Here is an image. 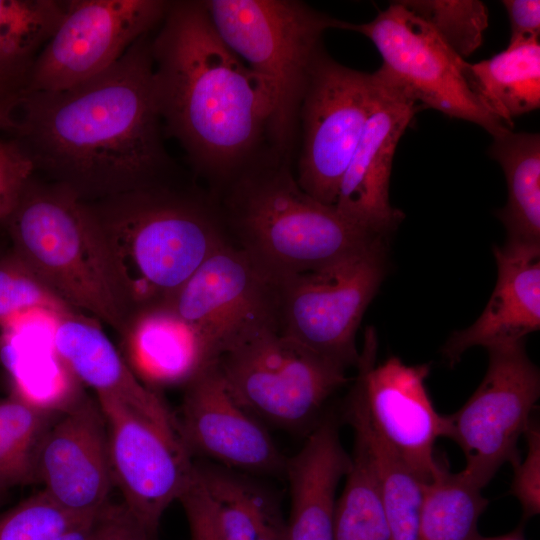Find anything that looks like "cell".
<instances>
[{"label":"cell","instance_id":"obj_1","mask_svg":"<svg viewBox=\"0 0 540 540\" xmlns=\"http://www.w3.org/2000/svg\"><path fill=\"white\" fill-rule=\"evenodd\" d=\"M151 33L74 87L21 92L14 139L35 174L91 202L172 179L153 88Z\"/></svg>","mask_w":540,"mask_h":540},{"label":"cell","instance_id":"obj_2","mask_svg":"<svg viewBox=\"0 0 540 540\" xmlns=\"http://www.w3.org/2000/svg\"><path fill=\"white\" fill-rule=\"evenodd\" d=\"M151 56L164 129L215 193L264 152L272 89L221 39L203 0L170 1Z\"/></svg>","mask_w":540,"mask_h":540},{"label":"cell","instance_id":"obj_3","mask_svg":"<svg viewBox=\"0 0 540 540\" xmlns=\"http://www.w3.org/2000/svg\"><path fill=\"white\" fill-rule=\"evenodd\" d=\"M86 204L130 316L170 300L229 241L214 194L172 179Z\"/></svg>","mask_w":540,"mask_h":540},{"label":"cell","instance_id":"obj_4","mask_svg":"<svg viewBox=\"0 0 540 540\" xmlns=\"http://www.w3.org/2000/svg\"><path fill=\"white\" fill-rule=\"evenodd\" d=\"M213 194L229 242L276 283L318 269L382 237L307 194L297 183L289 159L270 148Z\"/></svg>","mask_w":540,"mask_h":540},{"label":"cell","instance_id":"obj_5","mask_svg":"<svg viewBox=\"0 0 540 540\" xmlns=\"http://www.w3.org/2000/svg\"><path fill=\"white\" fill-rule=\"evenodd\" d=\"M12 251L77 312L120 335L129 320L86 202L36 177L6 221Z\"/></svg>","mask_w":540,"mask_h":540},{"label":"cell","instance_id":"obj_6","mask_svg":"<svg viewBox=\"0 0 540 540\" xmlns=\"http://www.w3.org/2000/svg\"><path fill=\"white\" fill-rule=\"evenodd\" d=\"M225 44L271 87L274 110L268 142L288 158L310 72L328 29L346 21L296 0H203Z\"/></svg>","mask_w":540,"mask_h":540},{"label":"cell","instance_id":"obj_7","mask_svg":"<svg viewBox=\"0 0 540 540\" xmlns=\"http://www.w3.org/2000/svg\"><path fill=\"white\" fill-rule=\"evenodd\" d=\"M217 366L242 407L262 423L292 431H310L328 399L348 381L345 369L276 328L227 350Z\"/></svg>","mask_w":540,"mask_h":540},{"label":"cell","instance_id":"obj_8","mask_svg":"<svg viewBox=\"0 0 540 540\" xmlns=\"http://www.w3.org/2000/svg\"><path fill=\"white\" fill-rule=\"evenodd\" d=\"M386 270L387 238L380 237L277 282L280 332L345 370L357 367L356 334Z\"/></svg>","mask_w":540,"mask_h":540},{"label":"cell","instance_id":"obj_9","mask_svg":"<svg viewBox=\"0 0 540 540\" xmlns=\"http://www.w3.org/2000/svg\"><path fill=\"white\" fill-rule=\"evenodd\" d=\"M374 73L346 67L322 47L298 114L301 147L295 178L311 197L335 206L339 187L372 112Z\"/></svg>","mask_w":540,"mask_h":540},{"label":"cell","instance_id":"obj_10","mask_svg":"<svg viewBox=\"0 0 540 540\" xmlns=\"http://www.w3.org/2000/svg\"><path fill=\"white\" fill-rule=\"evenodd\" d=\"M344 30L370 39L382 57L378 71L423 108L477 124L492 136L510 129L470 88L464 74L466 61L400 1L368 23L346 21Z\"/></svg>","mask_w":540,"mask_h":540},{"label":"cell","instance_id":"obj_11","mask_svg":"<svg viewBox=\"0 0 540 540\" xmlns=\"http://www.w3.org/2000/svg\"><path fill=\"white\" fill-rule=\"evenodd\" d=\"M486 374L468 401L447 415L448 436L464 453L459 473L479 489L506 462L520 460L517 444L540 396V373L525 340L487 348Z\"/></svg>","mask_w":540,"mask_h":540},{"label":"cell","instance_id":"obj_12","mask_svg":"<svg viewBox=\"0 0 540 540\" xmlns=\"http://www.w3.org/2000/svg\"><path fill=\"white\" fill-rule=\"evenodd\" d=\"M169 5L168 0H66L22 92L64 90L101 74L160 25Z\"/></svg>","mask_w":540,"mask_h":540},{"label":"cell","instance_id":"obj_13","mask_svg":"<svg viewBox=\"0 0 540 540\" xmlns=\"http://www.w3.org/2000/svg\"><path fill=\"white\" fill-rule=\"evenodd\" d=\"M169 301L219 357L263 330L279 329L277 283L229 241Z\"/></svg>","mask_w":540,"mask_h":540},{"label":"cell","instance_id":"obj_14","mask_svg":"<svg viewBox=\"0 0 540 540\" xmlns=\"http://www.w3.org/2000/svg\"><path fill=\"white\" fill-rule=\"evenodd\" d=\"M96 400L105 420L113 484L154 538L166 509L193 480L195 463L180 438L113 399Z\"/></svg>","mask_w":540,"mask_h":540},{"label":"cell","instance_id":"obj_15","mask_svg":"<svg viewBox=\"0 0 540 540\" xmlns=\"http://www.w3.org/2000/svg\"><path fill=\"white\" fill-rule=\"evenodd\" d=\"M377 335L367 327L357 365L369 417L391 448L423 484L444 467L434 453L439 437L448 436L447 415L439 414L428 394V364L406 365L392 356L376 365Z\"/></svg>","mask_w":540,"mask_h":540},{"label":"cell","instance_id":"obj_16","mask_svg":"<svg viewBox=\"0 0 540 540\" xmlns=\"http://www.w3.org/2000/svg\"><path fill=\"white\" fill-rule=\"evenodd\" d=\"M33 481L65 511L94 517L113 485L105 420L97 400L84 393L59 410L40 441Z\"/></svg>","mask_w":540,"mask_h":540},{"label":"cell","instance_id":"obj_17","mask_svg":"<svg viewBox=\"0 0 540 540\" xmlns=\"http://www.w3.org/2000/svg\"><path fill=\"white\" fill-rule=\"evenodd\" d=\"M374 76V106L341 180L335 208L364 231L388 238L404 218L389 201L394 154L423 107L378 70Z\"/></svg>","mask_w":540,"mask_h":540},{"label":"cell","instance_id":"obj_18","mask_svg":"<svg viewBox=\"0 0 540 540\" xmlns=\"http://www.w3.org/2000/svg\"><path fill=\"white\" fill-rule=\"evenodd\" d=\"M184 389L177 419L190 456L197 454L250 475L284 476L287 457L264 424L230 394L217 363Z\"/></svg>","mask_w":540,"mask_h":540},{"label":"cell","instance_id":"obj_19","mask_svg":"<svg viewBox=\"0 0 540 540\" xmlns=\"http://www.w3.org/2000/svg\"><path fill=\"white\" fill-rule=\"evenodd\" d=\"M96 321L83 314L55 318L51 340L56 353L96 397L113 399L180 438L177 417L157 391L134 374Z\"/></svg>","mask_w":540,"mask_h":540},{"label":"cell","instance_id":"obj_20","mask_svg":"<svg viewBox=\"0 0 540 540\" xmlns=\"http://www.w3.org/2000/svg\"><path fill=\"white\" fill-rule=\"evenodd\" d=\"M497 280L479 318L453 332L442 354L453 366L469 348L525 340L540 327V244L506 241L494 246Z\"/></svg>","mask_w":540,"mask_h":540},{"label":"cell","instance_id":"obj_21","mask_svg":"<svg viewBox=\"0 0 540 540\" xmlns=\"http://www.w3.org/2000/svg\"><path fill=\"white\" fill-rule=\"evenodd\" d=\"M122 356L149 388L185 387L219 356L170 301L134 312L120 334Z\"/></svg>","mask_w":540,"mask_h":540},{"label":"cell","instance_id":"obj_22","mask_svg":"<svg viewBox=\"0 0 540 540\" xmlns=\"http://www.w3.org/2000/svg\"><path fill=\"white\" fill-rule=\"evenodd\" d=\"M351 462L341 443L336 417H321L303 447L287 457L284 477L291 498L288 540L334 539L337 488Z\"/></svg>","mask_w":540,"mask_h":540},{"label":"cell","instance_id":"obj_23","mask_svg":"<svg viewBox=\"0 0 540 540\" xmlns=\"http://www.w3.org/2000/svg\"><path fill=\"white\" fill-rule=\"evenodd\" d=\"M210 498L222 540H288L277 494L250 474L215 463H195Z\"/></svg>","mask_w":540,"mask_h":540},{"label":"cell","instance_id":"obj_24","mask_svg":"<svg viewBox=\"0 0 540 540\" xmlns=\"http://www.w3.org/2000/svg\"><path fill=\"white\" fill-rule=\"evenodd\" d=\"M345 417L372 464L390 540H418L423 483L372 423L358 375L347 398Z\"/></svg>","mask_w":540,"mask_h":540},{"label":"cell","instance_id":"obj_25","mask_svg":"<svg viewBox=\"0 0 540 540\" xmlns=\"http://www.w3.org/2000/svg\"><path fill=\"white\" fill-rule=\"evenodd\" d=\"M483 106L512 129L513 119L540 107L539 40L507 47L489 59L464 65Z\"/></svg>","mask_w":540,"mask_h":540},{"label":"cell","instance_id":"obj_26","mask_svg":"<svg viewBox=\"0 0 540 540\" xmlns=\"http://www.w3.org/2000/svg\"><path fill=\"white\" fill-rule=\"evenodd\" d=\"M488 150L503 169L508 199L496 216L509 242L540 244V135L506 129Z\"/></svg>","mask_w":540,"mask_h":540},{"label":"cell","instance_id":"obj_27","mask_svg":"<svg viewBox=\"0 0 540 540\" xmlns=\"http://www.w3.org/2000/svg\"><path fill=\"white\" fill-rule=\"evenodd\" d=\"M65 9L66 0H0V82L13 92L23 91Z\"/></svg>","mask_w":540,"mask_h":540},{"label":"cell","instance_id":"obj_28","mask_svg":"<svg viewBox=\"0 0 540 540\" xmlns=\"http://www.w3.org/2000/svg\"><path fill=\"white\" fill-rule=\"evenodd\" d=\"M488 504L481 489L444 468L422 484L418 540H473Z\"/></svg>","mask_w":540,"mask_h":540},{"label":"cell","instance_id":"obj_29","mask_svg":"<svg viewBox=\"0 0 540 540\" xmlns=\"http://www.w3.org/2000/svg\"><path fill=\"white\" fill-rule=\"evenodd\" d=\"M59 410L38 406L14 394L0 401V488L33 481L36 453Z\"/></svg>","mask_w":540,"mask_h":540},{"label":"cell","instance_id":"obj_30","mask_svg":"<svg viewBox=\"0 0 540 540\" xmlns=\"http://www.w3.org/2000/svg\"><path fill=\"white\" fill-rule=\"evenodd\" d=\"M351 460L337 500L333 540H390L374 470L356 438Z\"/></svg>","mask_w":540,"mask_h":540},{"label":"cell","instance_id":"obj_31","mask_svg":"<svg viewBox=\"0 0 540 540\" xmlns=\"http://www.w3.org/2000/svg\"><path fill=\"white\" fill-rule=\"evenodd\" d=\"M407 9L430 25L463 59L477 50L488 27V10L478 0H405Z\"/></svg>","mask_w":540,"mask_h":540},{"label":"cell","instance_id":"obj_32","mask_svg":"<svg viewBox=\"0 0 540 540\" xmlns=\"http://www.w3.org/2000/svg\"><path fill=\"white\" fill-rule=\"evenodd\" d=\"M39 311L55 317L81 314L54 293L13 251L0 257V327Z\"/></svg>","mask_w":540,"mask_h":540},{"label":"cell","instance_id":"obj_33","mask_svg":"<svg viewBox=\"0 0 540 540\" xmlns=\"http://www.w3.org/2000/svg\"><path fill=\"white\" fill-rule=\"evenodd\" d=\"M87 519L65 511L41 490L0 513V540H56Z\"/></svg>","mask_w":540,"mask_h":540},{"label":"cell","instance_id":"obj_34","mask_svg":"<svg viewBox=\"0 0 540 540\" xmlns=\"http://www.w3.org/2000/svg\"><path fill=\"white\" fill-rule=\"evenodd\" d=\"M526 455L513 465L514 475L510 488L522 508L523 520L540 513V429L532 418L524 433Z\"/></svg>","mask_w":540,"mask_h":540},{"label":"cell","instance_id":"obj_35","mask_svg":"<svg viewBox=\"0 0 540 540\" xmlns=\"http://www.w3.org/2000/svg\"><path fill=\"white\" fill-rule=\"evenodd\" d=\"M34 174L32 161L21 146L14 139H0V228Z\"/></svg>","mask_w":540,"mask_h":540},{"label":"cell","instance_id":"obj_36","mask_svg":"<svg viewBox=\"0 0 540 540\" xmlns=\"http://www.w3.org/2000/svg\"><path fill=\"white\" fill-rule=\"evenodd\" d=\"M190 531V540H222L216 513L196 470L185 492L179 498Z\"/></svg>","mask_w":540,"mask_h":540},{"label":"cell","instance_id":"obj_37","mask_svg":"<svg viewBox=\"0 0 540 540\" xmlns=\"http://www.w3.org/2000/svg\"><path fill=\"white\" fill-rule=\"evenodd\" d=\"M88 540H153L123 503L108 502L93 518Z\"/></svg>","mask_w":540,"mask_h":540},{"label":"cell","instance_id":"obj_38","mask_svg":"<svg viewBox=\"0 0 540 540\" xmlns=\"http://www.w3.org/2000/svg\"><path fill=\"white\" fill-rule=\"evenodd\" d=\"M502 4L507 11L511 29L507 47L539 40V0H504Z\"/></svg>","mask_w":540,"mask_h":540},{"label":"cell","instance_id":"obj_39","mask_svg":"<svg viewBox=\"0 0 540 540\" xmlns=\"http://www.w3.org/2000/svg\"><path fill=\"white\" fill-rule=\"evenodd\" d=\"M20 93L0 97V131L10 133L14 129Z\"/></svg>","mask_w":540,"mask_h":540},{"label":"cell","instance_id":"obj_40","mask_svg":"<svg viewBox=\"0 0 540 540\" xmlns=\"http://www.w3.org/2000/svg\"><path fill=\"white\" fill-rule=\"evenodd\" d=\"M93 518L80 522L56 540H88Z\"/></svg>","mask_w":540,"mask_h":540},{"label":"cell","instance_id":"obj_41","mask_svg":"<svg viewBox=\"0 0 540 540\" xmlns=\"http://www.w3.org/2000/svg\"><path fill=\"white\" fill-rule=\"evenodd\" d=\"M473 540H525L522 527H517L515 530L500 536L484 537L480 534Z\"/></svg>","mask_w":540,"mask_h":540},{"label":"cell","instance_id":"obj_42","mask_svg":"<svg viewBox=\"0 0 540 540\" xmlns=\"http://www.w3.org/2000/svg\"><path fill=\"white\" fill-rule=\"evenodd\" d=\"M15 93H20V92H13L6 85L0 82V97H4V96L15 94Z\"/></svg>","mask_w":540,"mask_h":540},{"label":"cell","instance_id":"obj_43","mask_svg":"<svg viewBox=\"0 0 540 540\" xmlns=\"http://www.w3.org/2000/svg\"><path fill=\"white\" fill-rule=\"evenodd\" d=\"M4 492H5V490H3V489L0 488V499L2 498Z\"/></svg>","mask_w":540,"mask_h":540}]
</instances>
